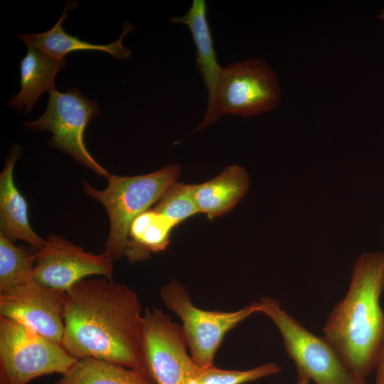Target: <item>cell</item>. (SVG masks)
<instances>
[{
	"mask_svg": "<svg viewBox=\"0 0 384 384\" xmlns=\"http://www.w3.org/2000/svg\"><path fill=\"white\" fill-rule=\"evenodd\" d=\"M159 296L164 305L181 319L189 353L199 367L213 365L225 334L253 314L260 312V302L235 311L201 309L193 304L184 286L176 281L164 286Z\"/></svg>",
	"mask_w": 384,
	"mask_h": 384,
	"instance_id": "8992f818",
	"label": "cell"
},
{
	"mask_svg": "<svg viewBox=\"0 0 384 384\" xmlns=\"http://www.w3.org/2000/svg\"><path fill=\"white\" fill-rule=\"evenodd\" d=\"M95 100L89 99L78 88L66 92H49L46 112L38 119L23 122L26 129L49 131L53 137L48 145L70 156L80 164L107 178L110 174L90 154L84 142L85 130L89 122L99 115Z\"/></svg>",
	"mask_w": 384,
	"mask_h": 384,
	"instance_id": "52a82bcc",
	"label": "cell"
},
{
	"mask_svg": "<svg viewBox=\"0 0 384 384\" xmlns=\"http://www.w3.org/2000/svg\"><path fill=\"white\" fill-rule=\"evenodd\" d=\"M378 17L383 20H384V10H381L379 15H378Z\"/></svg>",
	"mask_w": 384,
	"mask_h": 384,
	"instance_id": "cb8c5ba5",
	"label": "cell"
},
{
	"mask_svg": "<svg viewBox=\"0 0 384 384\" xmlns=\"http://www.w3.org/2000/svg\"><path fill=\"white\" fill-rule=\"evenodd\" d=\"M143 314L137 293L106 278H85L65 292L61 346L77 359L92 357L142 368Z\"/></svg>",
	"mask_w": 384,
	"mask_h": 384,
	"instance_id": "6da1fadb",
	"label": "cell"
},
{
	"mask_svg": "<svg viewBox=\"0 0 384 384\" xmlns=\"http://www.w3.org/2000/svg\"><path fill=\"white\" fill-rule=\"evenodd\" d=\"M77 361L61 344L0 316V384H27L42 375H62Z\"/></svg>",
	"mask_w": 384,
	"mask_h": 384,
	"instance_id": "5b68a950",
	"label": "cell"
},
{
	"mask_svg": "<svg viewBox=\"0 0 384 384\" xmlns=\"http://www.w3.org/2000/svg\"><path fill=\"white\" fill-rule=\"evenodd\" d=\"M36 253L14 242L0 233V292L33 278Z\"/></svg>",
	"mask_w": 384,
	"mask_h": 384,
	"instance_id": "d6986e66",
	"label": "cell"
},
{
	"mask_svg": "<svg viewBox=\"0 0 384 384\" xmlns=\"http://www.w3.org/2000/svg\"><path fill=\"white\" fill-rule=\"evenodd\" d=\"M153 209L177 225L199 213L194 198L193 185L174 182L164 192Z\"/></svg>",
	"mask_w": 384,
	"mask_h": 384,
	"instance_id": "44dd1931",
	"label": "cell"
},
{
	"mask_svg": "<svg viewBox=\"0 0 384 384\" xmlns=\"http://www.w3.org/2000/svg\"><path fill=\"white\" fill-rule=\"evenodd\" d=\"M20 61L21 90L9 102L16 111L25 107V113L32 112L38 98L44 92L56 90L57 74L66 66V59L50 58L31 46Z\"/></svg>",
	"mask_w": 384,
	"mask_h": 384,
	"instance_id": "9a60e30c",
	"label": "cell"
},
{
	"mask_svg": "<svg viewBox=\"0 0 384 384\" xmlns=\"http://www.w3.org/2000/svg\"><path fill=\"white\" fill-rule=\"evenodd\" d=\"M376 382H384V344L376 368Z\"/></svg>",
	"mask_w": 384,
	"mask_h": 384,
	"instance_id": "7402d4cb",
	"label": "cell"
},
{
	"mask_svg": "<svg viewBox=\"0 0 384 384\" xmlns=\"http://www.w3.org/2000/svg\"><path fill=\"white\" fill-rule=\"evenodd\" d=\"M280 371L281 368L273 362L244 370L222 369L213 364L198 367L188 384H245Z\"/></svg>",
	"mask_w": 384,
	"mask_h": 384,
	"instance_id": "ffe728a7",
	"label": "cell"
},
{
	"mask_svg": "<svg viewBox=\"0 0 384 384\" xmlns=\"http://www.w3.org/2000/svg\"><path fill=\"white\" fill-rule=\"evenodd\" d=\"M177 224L167 217L149 209L137 216L129 230L125 257L132 263L145 260L151 252L164 250Z\"/></svg>",
	"mask_w": 384,
	"mask_h": 384,
	"instance_id": "ac0fdd59",
	"label": "cell"
},
{
	"mask_svg": "<svg viewBox=\"0 0 384 384\" xmlns=\"http://www.w3.org/2000/svg\"><path fill=\"white\" fill-rule=\"evenodd\" d=\"M181 167L176 164L144 175L107 178L108 185L97 190L83 181L84 192L103 205L110 220V230L105 252L113 258L125 257L129 244V230L134 218L149 209L164 192L176 181Z\"/></svg>",
	"mask_w": 384,
	"mask_h": 384,
	"instance_id": "3957f363",
	"label": "cell"
},
{
	"mask_svg": "<svg viewBox=\"0 0 384 384\" xmlns=\"http://www.w3.org/2000/svg\"><path fill=\"white\" fill-rule=\"evenodd\" d=\"M52 384H155L142 368L92 357L78 359Z\"/></svg>",
	"mask_w": 384,
	"mask_h": 384,
	"instance_id": "e0dca14e",
	"label": "cell"
},
{
	"mask_svg": "<svg viewBox=\"0 0 384 384\" xmlns=\"http://www.w3.org/2000/svg\"><path fill=\"white\" fill-rule=\"evenodd\" d=\"M180 325L161 309L143 314L142 369L155 384H188L198 367L187 351Z\"/></svg>",
	"mask_w": 384,
	"mask_h": 384,
	"instance_id": "ba28073f",
	"label": "cell"
},
{
	"mask_svg": "<svg viewBox=\"0 0 384 384\" xmlns=\"http://www.w3.org/2000/svg\"><path fill=\"white\" fill-rule=\"evenodd\" d=\"M76 6L75 2L68 1L60 18L51 29L36 34L18 33V38L26 46H31L45 55L58 60L65 59L68 53L79 50L103 51L117 60H127L131 57V50L122 43L125 35L134 29V25L129 21L124 23L121 36L108 44H93L66 33L63 28V23L68 17V11Z\"/></svg>",
	"mask_w": 384,
	"mask_h": 384,
	"instance_id": "5bb4252c",
	"label": "cell"
},
{
	"mask_svg": "<svg viewBox=\"0 0 384 384\" xmlns=\"http://www.w3.org/2000/svg\"><path fill=\"white\" fill-rule=\"evenodd\" d=\"M260 313L267 315L278 329L288 356L294 361L298 375L315 384H366L354 374L326 338L319 337L287 313L278 301L263 297Z\"/></svg>",
	"mask_w": 384,
	"mask_h": 384,
	"instance_id": "277c9868",
	"label": "cell"
},
{
	"mask_svg": "<svg viewBox=\"0 0 384 384\" xmlns=\"http://www.w3.org/2000/svg\"><path fill=\"white\" fill-rule=\"evenodd\" d=\"M375 384H384V382H376L375 381Z\"/></svg>",
	"mask_w": 384,
	"mask_h": 384,
	"instance_id": "d4e9b609",
	"label": "cell"
},
{
	"mask_svg": "<svg viewBox=\"0 0 384 384\" xmlns=\"http://www.w3.org/2000/svg\"><path fill=\"white\" fill-rule=\"evenodd\" d=\"M113 261L105 252H87L61 236L49 235L43 247L36 252L33 277L46 286L67 292L89 276L112 280Z\"/></svg>",
	"mask_w": 384,
	"mask_h": 384,
	"instance_id": "30bf717a",
	"label": "cell"
},
{
	"mask_svg": "<svg viewBox=\"0 0 384 384\" xmlns=\"http://www.w3.org/2000/svg\"><path fill=\"white\" fill-rule=\"evenodd\" d=\"M65 292L32 278L0 292V316L25 324L61 344L64 331Z\"/></svg>",
	"mask_w": 384,
	"mask_h": 384,
	"instance_id": "8fae6325",
	"label": "cell"
},
{
	"mask_svg": "<svg viewBox=\"0 0 384 384\" xmlns=\"http://www.w3.org/2000/svg\"><path fill=\"white\" fill-rule=\"evenodd\" d=\"M384 252L365 253L356 262L346 296L324 327V337L348 368L366 378L375 370L384 344Z\"/></svg>",
	"mask_w": 384,
	"mask_h": 384,
	"instance_id": "7a4b0ae2",
	"label": "cell"
},
{
	"mask_svg": "<svg viewBox=\"0 0 384 384\" xmlns=\"http://www.w3.org/2000/svg\"><path fill=\"white\" fill-rule=\"evenodd\" d=\"M279 88L273 70L251 58L223 67L216 100L218 119L223 114L250 117L275 109Z\"/></svg>",
	"mask_w": 384,
	"mask_h": 384,
	"instance_id": "9c48e42d",
	"label": "cell"
},
{
	"mask_svg": "<svg viewBox=\"0 0 384 384\" xmlns=\"http://www.w3.org/2000/svg\"><path fill=\"white\" fill-rule=\"evenodd\" d=\"M249 184L245 170L232 165L212 179L193 185V195L199 213H205L212 218L228 213L245 196Z\"/></svg>",
	"mask_w": 384,
	"mask_h": 384,
	"instance_id": "2e32d148",
	"label": "cell"
},
{
	"mask_svg": "<svg viewBox=\"0 0 384 384\" xmlns=\"http://www.w3.org/2000/svg\"><path fill=\"white\" fill-rule=\"evenodd\" d=\"M171 21L186 25L196 47V65L201 75L208 92V102L203 121L196 131L209 127L218 120L216 100L223 67L218 63L210 28L207 18L205 0H193L188 11L174 16Z\"/></svg>",
	"mask_w": 384,
	"mask_h": 384,
	"instance_id": "7c38bea8",
	"label": "cell"
},
{
	"mask_svg": "<svg viewBox=\"0 0 384 384\" xmlns=\"http://www.w3.org/2000/svg\"><path fill=\"white\" fill-rule=\"evenodd\" d=\"M309 381L310 380L307 377L303 375H298L296 384H309Z\"/></svg>",
	"mask_w": 384,
	"mask_h": 384,
	"instance_id": "603a6c76",
	"label": "cell"
},
{
	"mask_svg": "<svg viewBox=\"0 0 384 384\" xmlns=\"http://www.w3.org/2000/svg\"><path fill=\"white\" fill-rule=\"evenodd\" d=\"M22 153V146L14 144L0 174V233L11 240H23L36 251L46 240L31 228L28 217V205L17 188L14 178V166Z\"/></svg>",
	"mask_w": 384,
	"mask_h": 384,
	"instance_id": "4fadbf2b",
	"label": "cell"
}]
</instances>
